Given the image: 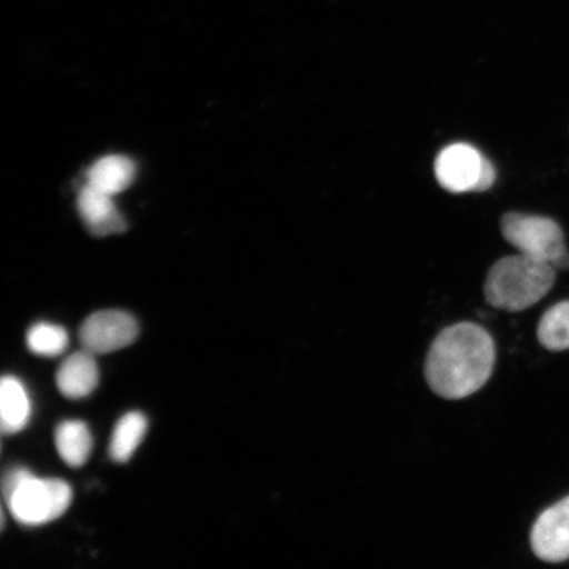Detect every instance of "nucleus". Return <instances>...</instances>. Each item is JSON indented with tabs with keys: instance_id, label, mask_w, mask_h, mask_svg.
<instances>
[{
	"instance_id": "nucleus-1",
	"label": "nucleus",
	"mask_w": 569,
	"mask_h": 569,
	"mask_svg": "<svg viewBox=\"0 0 569 569\" xmlns=\"http://www.w3.org/2000/svg\"><path fill=\"white\" fill-rule=\"evenodd\" d=\"M496 346L481 326L462 322L439 333L427 355V383L446 400H462L480 390L493 373Z\"/></svg>"
},
{
	"instance_id": "nucleus-2",
	"label": "nucleus",
	"mask_w": 569,
	"mask_h": 569,
	"mask_svg": "<svg viewBox=\"0 0 569 569\" xmlns=\"http://www.w3.org/2000/svg\"><path fill=\"white\" fill-rule=\"evenodd\" d=\"M553 282L555 268L551 264L519 253L498 260L490 268L483 295L493 308L518 312L542 300Z\"/></svg>"
},
{
	"instance_id": "nucleus-3",
	"label": "nucleus",
	"mask_w": 569,
	"mask_h": 569,
	"mask_svg": "<svg viewBox=\"0 0 569 569\" xmlns=\"http://www.w3.org/2000/svg\"><path fill=\"white\" fill-rule=\"evenodd\" d=\"M501 232L519 253L545 261L553 268H569L563 231L552 219L508 212L501 219Z\"/></svg>"
},
{
	"instance_id": "nucleus-4",
	"label": "nucleus",
	"mask_w": 569,
	"mask_h": 569,
	"mask_svg": "<svg viewBox=\"0 0 569 569\" xmlns=\"http://www.w3.org/2000/svg\"><path fill=\"white\" fill-rule=\"evenodd\" d=\"M440 187L450 193L486 191L493 187L497 172L493 163L478 148L455 142L440 151L433 163Z\"/></svg>"
},
{
	"instance_id": "nucleus-5",
	"label": "nucleus",
	"mask_w": 569,
	"mask_h": 569,
	"mask_svg": "<svg viewBox=\"0 0 569 569\" xmlns=\"http://www.w3.org/2000/svg\"><path fill=\"white\" fill-rule=\"evenodd\" d=\"M73 498L68 482L30 476L6 501L11 515L26 526H40L66 515Z\"/></svg>"
},
{
	"instance_id": "nucleus-6",
	"label": "nucleus",
	"mask_w": 569,
	"mask_h": 569,
	"mask_svg": "<svg viewBox=\"0 0 569 569\" xmlns=\"http://www.w3.org/2000/svg\"><path fill=\"white\" fill-rule=\"evenodd\" d=\"M139 337L137 319L122 310H102L91 315L81 326L83 350L106 355L123 350Z\"/></svg>"
},
{
	"instance_id": "nucleus-7",
	"label": "nucleus",
	"mask_w": 569,
	"mask_h": 569,
	"mask_svg": "<svg viewBox=\"0 0 569 569\" xmlns=\"http://www.w3.org/2000/svg\"><path fill=\"white\" fill-rule=\"evenodd\" d=\"M530 545L538 559L546 563L569 559V496L538 517L530 533Z\"/></svg>"
},
{
	"instance_id": "nucleus-8",
	"label": "nucleus",
	"mask_w": 569,
	"mask_h": 569,
	"mask_svg": "<svg viewBox=\"0 0 569 569\" xmlns=\"http://www.w3.org/2000/svg\"><path fill=\"white\" fill-rule=\"evenodd\" d=\"M78 210L83 222L96 237H106V234L123 232L127 229L124 219L112 201V196L91 187L90 183L84 184L78 197Z\"/></svg>"
},
{
	"instance_id": "nucleus-9",
	"label": "nucleus",
	"mask_w": 569,
	"mask_h": 569,
	"mask_svg": "<svg viewBox=\"0 0 569 569\" xmlns=\"http://www.w3.org/2000/svg\"><path fill=\"white\" fill-rule=\"evenodd\" d=\"M56 383L60 393L69 400H82L90 396L99 383L96 355L87 350L70 355L57 371Z\"/></svg>"
},
{
	"instance_id": "nucleus-10",
	"label": "nucleus",
	"mask_w": 569,
	"mask_h": 569,
	"mask_svg": "<svg viewBox=\"0 0 569 569\" xmlns=\"http://www.w3.org/2000/svg\"><path fill=\"white\" fill-rule=\"evenodd\" d=\"M31 400L24 383L12 376H4L0 383V429L12 436L24 429L31 419Z\"/></svg>"
},
{
	"instance_id": "nucleus-11",
	"label": "nucleus",
	"mask_w": 569,
	"mask_h": 569,
	"mask_svg": "<svg viewBox=\"0 0 569 569\" xmlns=\"http://www.w3.org/2000/svg\"><path fill=\"white\" fill-rule=\"evenodd\" d=\"M134 173L137 168L130 159L119 154L106 156L92 163L88 172V183L113 197L130 187Z\"/></svg>"
},
{
	"instance_id": "nucleus-12",
	"label": "nucleus",
	"mask_w": 569,
	"mask_h": 569,
	"mask_svg": "<svg viewBox=\"0 0 569 569\" xmlns=\"http://www.w3.org/2000/svg\"><path fill=\"white\" fill-rule=\"evenodd\" d=\"M54 442L60 458L71 468L87 465L92 450V437L87 423L66 421L57 426Z\"/></svg>"
},
{
	"instance_id": "nucleus-13",
	"label": "nucleus",
	"mask_w": 569,
	"mask_h": 569,
	"mask_svg": "<svg viewBox=\"0 0 569 569\" xmlns=\"http://www.w3.org/2000/svg\"><path fill=\"white\" fill-rule=\"evenodd\" d=\"M148 421L139 411L128 412L119 419L110 442V458L116 462H127L144 439Z\"/></svg>"
},
{
	"instance_id": "nucleus-14",
	"label": "nucleus",
	"mask_w": 569,
	"mask_h": 569,
	"mask_svg": "<svg viewBox=\"0 0 569 569\" xmlns=\"http://www.w3.org/2000/svg\"><path fill=\"white\" fill-rule=\"evenodd\" d=\"M538 339L546 350L559 352L569 348V301L552 306L540 319Z\"/></svg>"
},
{
	"instance_id": "nucleus-15",
	"label": "nucleus",
	"mask_w": 569,
	"mask_h": 569,
	"mask_svg": "<svg viewBox=\"0 0 569 569\" xmlns=\"http://www.w3.org/2000/svg\"><path fill=\"white\" fill-rule=\"evenodd\" d=\"M27 346L30 351L44 358H56L67 351L69 336L66 329L48 322L31 326L27 332Z\"/></svg>"
},
{
	"instance_id": "nucleus-16",
	"label": "nucleus",
	"mask_w": 569,
	"mask_h": 569,
	"mask_svg": "<svg viewBox=\"0 0 569 569\" xmlns=\"http://www.w3.org/2000/svg\"><path fill=\"white\" fill-rule=\"evenodd\" d=\"M32 475V472L28 471V469L23 467L12 468L9 472H6L2 481V493L4 501L9 500L13 492H16V490L21 486V483H23Z\"/></svg>"
}]
</instances>
